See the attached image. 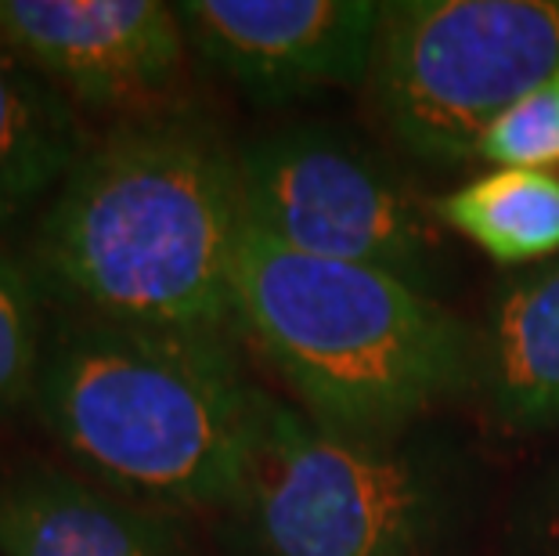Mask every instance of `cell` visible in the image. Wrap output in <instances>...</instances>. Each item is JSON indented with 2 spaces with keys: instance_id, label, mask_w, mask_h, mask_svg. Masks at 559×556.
Listing matches in <instances>:
<instances>
[{
  "instance_id": "52a82bcc",
  "label": "cell",
  "mask_w": 559,
  "mask_h": 556,
  "mask_svg": "<svg viewBox=\"0 0 559 556\" xmlns=\"http://www.w3.org/2000/svg\"><path fill=\"white\" fill-rule=\"evenodd\" d=\"M192 51L253 105L368 84L383 26L379 0H185Z\"/></svg>"
},
{
  "instance_id": "4fadbf2b",
  "label": "cell",
  "mask_w": 559,
  "mask_h": 556,
  "mask_svg": "<svg viewBox=\"0 0 559 556\" xmlns=\"http://www.w3.org/2000/svg\"><path fill=\"white\" fill-rule=\"evenodd\" d=\"M47 326H51V304L40 282L33 279L22 253L0 250V423L33 412Z\"/></svg>"
},
{
  "instance_id": "5b68a950",
  "label": "cell",
  "mask_w": 559,
  "mask_h": 556,
  "mask_svg": "<svg viewBox=\"0 0 559 556\" xmlns=\"http://www.w3.org/2000/svg\"><path fill=\"white\" fill-rule=\"evenodd\" d=\"M556 69L559 0H394L383 8L368 98L408 156L459 167Z\"/></svg>"
},
{
  "instance_id": "5bb4252c",
  "label": "cell",
  "mask_w": 559,
  "mask_h": 556,
  "mask_svg": "<svg viewBox=\"0 0 559 556\" xmlns=\"http://www.w3.org/2000/svg\"><path fill=\"white\" fill-rule=\"evenodd\" d=\"M477 159L491 170H549L559 163V69L487 127Z\"/></svg>"
},
{
  "instance_id": "30bf717a",
  "label": "cell",
  "mask_w": 559,
  "mask_h": 556,
  "mask_svg": "<svg viewBox=\"0 0 559 556\" xmlns=\"http://www.w3.org/2000/svg\"><path fill=\"white\" fill-rule=\"evenodd\" d=\"M477 362L498 427L513 434L559 427V257L498 293Z\"/></svg>"
},
{
  "instance_id": "8fae6325",
  "label": "cell",
  "mask_w": 559,
  "mask_h": 556,
  "mask_svg": "<svg viewBox=\"0 0 559 556\" xmlns=\"http://www.w3.org/2000/svg\"><path fill=\"white\" fill-rule=\"evenodd\" d=\"M91 141L69 94L0 37V228L44 206Z\"/></svg>"
},
{
  "instance_id": "7c38bea8",
  "label": "cell",
  "mask_w": 559,
  "mask_h": 556,
  "mask_svg": "<svg viewBox=\"0 0 559 556\" xmlns=\"http://www.w3.org/2000/svg\"><path fill=\"white\" fill-rule=\"evenodd\" d=\"M433 217L498 264H545L559 257V177L487 170L433 199Z\"/></svg>"
},
{
  "instance_id": "6da1fadb",
  "label": "cell",
  "mask_w": 559,
  "mask_h": 556,
  "mask_svg": "<svg viewBox=\"0 0 559 556\" xmlns=\"http://www.w3.org/2000/svg\"><path fill=\"white\" fill-rule=\"evenodd\" d=\"M239 149L206 116L116 120L29 224L22 260L62 311L174 333H235Z\"/></svg>"
},
{
  "instance_id": "7a4b0ae2",
  "label": "cell",
  "mask_w": 559,
  "mask_h": 556,
  "mask_svg": "<svg viewBox=\"0 0 559 556\" xmlns=\"http://www.w3.org/2000/svg\"><path fill=\"white\" fill-rule=\"evenodd\" d=\"M264 405L231 336L51 307L29 416L102 488L159 513H221L249 470Z\"/></svg>"
},
{
  "instance_id": "3957f363",
  "label": "cell",
  "mask_w": 559,
  "mask_h": 556,
  "mask_svg": "<svg viewBox=\"0 0 559 556\" xmlns=\"http://www.w3.org/2000/svg\"><path fill=\"white\" fill-rule=\"evenodd\" d=\"M235 333L318 427L401 437L473 372L466 326L390 271L296 253L242 228Z\"/></svg>"
},
{
  "instance_id": "8992f818",
  "label": "cell",
  "mask_w": 559,
  "mask_h": 556,
  "mask_svg": "<svg viewBox=\"0 0 559 556\" xmlns=\"http://www.w3.org/2000/svg\"><path fill=\"white\" fill-rule=\"evenodd\" d=\"M242 217L296 253L390 271L430 293L433 203L383 156L329 127H282L239 149Z\"/></svg>"
},
{
  "instance_id": "277c9868",
  "label": "cell",
  "mask_w": 559,
  "mask_h": 556,
  "mask_svg": "<svg viewBox=\"0 0 559 556\" xmlns=\"http://www.w3.org/2000/svg\"><path fill=\"white\" fill-rule=\"evenodd\" d=\"M455 481L408 437H347L267 394L253 459L221 510L228 556H433Z\"/></svg>"
},
{
  "instance_id": "9c48e42d",
  "label": "cell",
  "mask_w": 559,
  "mask_h": 556,
  "mask_svg": "<svg viewBox=\"0 0 559 556\" xmlns=\"http://www.w3.org/2000/svg\"><path fill=\"white\" fill-rule=\"evenodd\" d=\"M0 556H188L170 513L83 473L19 459L0 466Z\"/></svg>"
},
{
  "instance_id": "ba28073f",
  "label": "cell",
  "mask_w": 559,
  "mask_h": 556,
  "mask_svg": "<svg viewBox=\"0 0 559 556\" xmlns=\"http://www.w3.org/2000/svg\"><path fill=\"white\" fill-rule=\"evenodd\" d=\"M0 37L83 113L166 109L181 84L185 26L163 0H0Z\"/></svg>"
}]
</instances>
